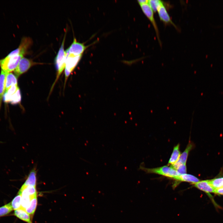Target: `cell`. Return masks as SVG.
I'll return each mask as SVG.
<instances>
[{"label":"cell","mask_w":223,"mask_h":223,"mask_svg":"<svg viewBox=\"0 0 223 223\" xmlns=\"http://www.w3.org/2000/svg\"><path fill=\"white\" fill-rule=\"evenodd\" d=\"M32 44V40L30 38L23 37L16 49L11 52L4 58L0 59L1 70L7 73L14 71L20 60L27 53Z\"/></svg>","instance_id":"1"},{"label":"cell","mask_w":223,"mask_h":223,"mask_svg":"<svg viewBox=\"0 0 223 223\" xmlns=\"http://www.w3.org/2000/svg\"><path fill=\"white\" fill-rule=\"evenodd\" d=\"M179 147L180 145L178 144L174 147L173 151L168 161V164L172 165L176 163L179 159L181 154Z\"/></svg>","instance_id":"16"},{"label":"cell","mask_w":223,"mask_h":223,"mask_svg":"<svg viewBox=\"0 0 223 223\" xmlns=\"http://www.w3.org/2000/svg\"><path fill=\"white\" fill-rule=\"evenodd\" d=\"M209 180L210 184L215 190L223 187V177L216 178Z\"/></svg>","instance_id":"19"},{"label":"cell","mask_w":223,"mask_h":223,"mask_svg":"<svg viewBox=\"0 0 223 223\" xmlns=\"http://www.w3.org/2000/svg\"><path fill=\"white\" fill-rule=\"evenodd\" d=\"M21 203V195L18 194V195H16L11 202L13 210H15L20 208Z\"/></svg>","instance_id":"20"},{"label":"cell","mask_w":223,"mask_h":223,"mask_svg":"<svg viewBox=\"0 0 223 223\" xmlns=\"http://www.w3.org/2000/svg\"><path fill=\"white\" fill-rule=\"evenodd\" d=\"M193 184L197 188L208 195L210 193H215V190L210 184L209 180L199 181Z\"/></svg>","instance_id":"10"},{"label":"cell","mask_w":223,"mask_h":223,"mask_svg":"<svg viewBox=\"0 0 223 223\" xmlns=\"http://www.w3.org/2000/svg\"><path fill=\"white\" fill-rule=\"evenodd\" d=\"M215 193L218 195H223V187L215 190Z\"/></svg>","instance_id":"24"},{"label":"cell","mask_w":223,"mask_h":223,"mask_svg":"<svg viewBox=\"0 0 223 223\" xmlns=\"http://www.w3.org/2000/svg\"><path fill=\"white\" fill-rule=\"evenodd\" d=\"M5 92L12 86L18 85L17 78L12 73H7L6 79Z\"/></svg>","instance_id":"12"},{"label":"cell","mask_w":223,"mask_h":223,"mask_svg":"<svg viewBox=\"0 0 223 223\" xmlns=\"http://www.w3.org/2000/svg\"><path fill=\"white\" fill-rule=\"evenodd\" d=\"M38 63L39 64L24 57L20 60L17 67L14 71V73L18 78L26 72L32 67Z\"/></svg>","instance_id":"5"},{"label":"cell","mask_w":223,"mask_h":223,"mask_svg":"<svg viewBox=\"0 0 223 223\" xmlns=\"http://www.w3.org/2000/svg\"><path fill=\"white\" fill-rule=\"evenodd\" d=\"M157 12L161 20L165 24H172L175 28H177L176 26L171 19L164 5H162L159 8Z\"/></svg>","instance_id":"11"},{"label":"cell","mask_w":223,"mask_h":223,"mask_svg":"<svg viewBox=\"0 0 223 223\" xmlns=\"http://www.w3.org/2000/svg\"><path fill=\"white\" fill-rule=\"evenodd\" d=\"M139 168L146 173L157 174L174 179L180 175L176 169L171 166H167L151 168H146L140 166Z\"/></svg>","instance_id":"3"},{"label":"cell","mask_w":223,"mask_h":223,"mask_svg":"<svg viewBox=\"0 0 223 223\" xmlns=\"http://www.w3.org/2000/svg\"><path fill=\"white\" fill-rule=\"evenodd\" d=\"M139 5L147 3L148 0H138L137 1Z\"/></svg>","instance_id":"25"},{"label":"cell","mask_w":223,"mask_h":223,"mask_svg":"<svg viewBox=\"0 0 223 223\" xmlns=\"http://www.w3.org/2000/svg\"><path fill=\"white\" fill-rule=\"evenodd\" d=\"M65 34L61 46L59 50L55 60V63L57 72V75L55 80L50 89V92L52 90L55 85L60 75L65 67L66 55L64 50V44L65 38Z\"/></svg>","instance_id":"2"},{"label":"cell","mask_w":223,"mask_h":223,"mask_svg":"<svg viewBox=\"0 0 223 223\" xmlns=\"http://www.w3.org/2000/svg\"><path fill=\"white\" fill-rule=\"evenodd\" d=\"M14 214L19 219L28 223H33L30 215L25 210L21 208L15 210Z\"/></svg>","instance_id":"13"},{"label":"cell","mask_w":223,"mask_h":223,"mask_svg":"<svg viewBox=\"0 0 223 223\" xmlns=\"http://www.w3.org/2000/svg\"><path fill=\"white\" fill-rule=\"evenodd\" d=\"M36 171L34 169L30 172L28 177L23 185L25 186H36Z\"/></svg>","instance_id":"17"},{"label":"cell","mask_w":223,"mask_h":223,"mask_svg":"<svg viewBox=\"0 0 223 223\" xmlns=\"http://www.w3.org/2000/svg\"><path fill=\"white\" fill-rule=\"evenodd\" d=\"M148 4L154 12L157 11L159 8L164 5L163 2L160 0H149Z\"/></svg>","instance_id":"21"},{"label":"cell","mask_w":223,"mask_h":223,"mask_svg":"<svg viewBox=\"0 0 223 223\" xmlns=\"http://www.w3.org/2000/svg\"><path fill=\"white\" fill-rule=\"evenodd\" d=\"M87 47L83 43L77 42L76 39L74 38L72 43L65 52L75 55H82Z\"/></svg>","instance_id":"7"},{"label":"cell","mask_w":223,"mask_h":223,"mask_svg":"<svg viewBox=\"0 0 223 223\" xmlns=\"http://www.w3.org/2000/svg\"><path fill=\"white\" fill-rule=\"evenodd\" d=\"M37 196L33 197L31 200L30 203L25 209L26 211L32 217L35 211L37 204Z\"/></svg>","instance_id":"18"},{"label":"cell","mask_w":223,"mask_h":223,"mask_svg":"<svg viewBox=\"0 0 223 223\" xmlns=\"http://www.w3.org/2000/svg\"><path fill=\"white\" fill-rule=\"evenodd\" d=\"M180 175L186 173V164H181L176 169Z\"/></svg>","instance_id":"23"},{"label":"cell","mask_w":223,"mask_h":223,"mask_svg":"<svg viewBox=\"0 0 223 223\" xmlns=\"http://www.w3.org/2000/svg\"><path fill=\"white\" fill-rule=\"evenodd\" d=\"M13 210L11 202L0 207V217L6 215Z\"/></svg>","instance_id":"22"},{"label":"cell","mask_w":223,"mask_h":223,"mask_svg":"<svg viewBox=\"0 0 223 223\" xmlns=\"http://www.w3.org/2000/svg\"><path fill=\"white\" fill-rule=\"evenodd\" d=\"M7 72L1 70L0 74V110L2 98L5 92L6 79Z\"/></svg>","instance_id":"14"},{"label":"cell","mask_w":223,"mask_h":223,"mask_svg":"<svg viewBox=\"0 0 223 223\" xmlns=\"http://www.w3.org/2000/svg\"><path fill=\"white\" fill-rule=\"evenodd\" d=\"M175 180L178 181L190 182L193 184L200 181L195 176L187 173L180 175Z\"/></svg>","instance_id":"15"},{"label":"cell","mask_w":223,"mask_h":223,"mask_svg":"<svg viewBox=\"0 0 223 223\" xmlns=\"http://www.w3.org/2000/svg\"><path fill=\"white\" fill-rule=\"evenodd\" d=\"M65 53L66 60L65 68V85L68 77L78 63L82 56V55H75L66 52Z\"/></svg>","instance_id":"4"},{"label":"cell","mask_w":223,"mask_h":223,"mask_svg":"<svg viewBox=\"0 0 223 223\" xmlns=\"http://www.w3.org/2000/svg\"><path fill=\"white\" fill-rule=\"evenodd\" d=\"M142 11L151 23L155 31L159 43L161 45L158 27L154 17V12L148 3L139 5Z\"/></svg>","instance_id":"6"},{"label":"cell","mask_w":223,"mask_h":223,"mask_svg":"<svg viewBox=\"0 0 223 223\" xmlns=\"http://www.w3.org/2000/svg\"><path fill=\"white\" fill-rule=\"evenodd\" d=\"M193 144L191 142H189L185 150L181 154L178 161L175 164L171 165V167L176 170L181 164H186L189 153L193 149Z\"/></svg>","instance_id":"9"},{"label":"cell","mask_w":223,"mask_h":223,"mask_svg":"<svg viewBox=\"0 0 223 223\" xmlns=\"http://www.w3.org/2000/svg\"><path fill=\"white\" fill-rule=\"evenodd\" d=\"M3 98V101L6 103H10L12 104L19 103L21 99V94L20 88H19L17 91L13 94H9L5 92Z\"/></svg>","instance_id":"8"}]
</instances>
